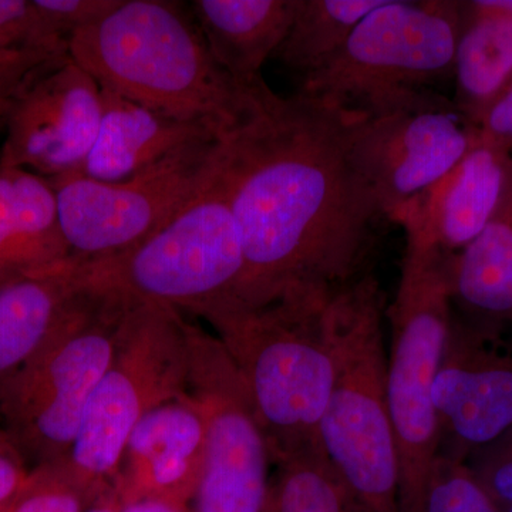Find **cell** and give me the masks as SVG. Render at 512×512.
Listing matches in <instances>:
<instances>
[{"label":"cell","instance_id":"6da1fadb","mask_svg":"<svg viewBox=\"0 0 512 512\" xmlns=\"http://www.w3.org/2000/svg\"><path fill=\"white\" fill-rule=\"evenodd\" d=\"M220 173L245 255L234 306L333 296L370 274L387 218L350 160L342 111L262 80L220 141Z\"/></svg>","mask_w":512,"mask_h":512},{"label":"cell","instance_id":"7a4b0ae2","mask_svg":"<svg viewBox=\"0 0 512 512\" xmlns=\"http://www.w3.org/2000/svg\"><path fill=\"white\" fill-rule=\"evenodd\" d=\"M69 55L103 89L173 119L210 128L220 141L251 113L258 80L239 86L212 57L190 6L121 0L79 30Z\"/></svg>","mask_w":512,"mask_h":512},{"label":"cell","instance_id":"3957f363","mask_svg":"<svg viewBox=\"0 0 512 512\" xmlns=\"http://www.w3.org/2000/svg\"><path fill=\"white\" fill-rule=\"evenodd\" d=\"M332 296H293L204 316L247 384L272 463L320 451L333 383Z\"/></svg>","mask_w":512,"mask_h":512},{"label":"cell","instance_id":"277c9868","mask_svg":"<svg viewBox=\"0 0 512 512\" xmlns=\"http://www.w3.org/2000/svg\"><path fill=\"white\" fill-rule=\"evenodd\" d=\"M384 295L372 274L328 305L335 383L319 443L356 512H400V464L386 399Z\"/></svg>","mask_w":512,"mask_h":512},{"label":"cell","instance_id":"5b68a950","mask_svg":"<svg viewBox=\"0 0 512 512\" xmlns=\"http://www.w3.org/2000/svg\"><path fill=\"white\" fill-rule=\"evenodd\" d=\"M76 264L86 288L133 302L200 318L234 306L245 255L220 157L210 181L156 234L121 254Z\"/></svg>","mask_w":512,"mask_h":512},{"label":"cell","instance_id":"8992f818","mask_svg":"<svg viewBox=\"0 0 512 512\" xmlns=\"http://www.w3.org/2000/svg\"><path fill=\"white\" fill-rule=\"evenodd\" d=\"M447 258L437 247L407 239L399 286L386 311V399L399 454L400 512L424 511L431 468L439 456L433 386L453 320Z\"/></svg>","mask_w":512,"mask_h":512},{"label":"cell","instance_id":"52a82bcc","mask_svg":"<svg viewBox=\"0 0 512 512\" xmlns=\"http://www.w3.org/2000/svg\"><path fill=\"white\" fill-rule=\"evenodd\" d=\"M130 299L86 288L43 348L0 387L3 429L35 466L66 460Z\"/></svg>","mask_w":512,"mask_h":512},{"label":"cell","instance_id":"ba28073f","mask_svg":"<svg viewBox=\"0 0 512 512\" xmlns=\"http://www.w3.org/2000/svg\"><path fill=\"white\" fill-rule=\"evenodd\" d=\"M183 313L131 302L116 352L92 399L64 466L90 497L113 487L128 437L158 404L188 390Z\"/></svg>","mask_w":512,"mask_h":512},{"label":"cell","instance_id":"9c48e42d","mask_svg":"<svg viewBox=\"0 0 512 512\" xmlns=\"http://www.w3.org/2000/svg\"><path fill=\"white\" fill-rule=\"evenodd\" d=\"M464 3L384 0L342 49L302 77L299 94L345 113L403 90L431 89L453 76Z\"/></svg>","mask_w":512,"mask_h":512},{"label":"cell","instance_id":"30bf717a","mask_svg":"<svg viewBox=\"0 0 512 512\" xmlns=\"http://www.w3.org/2000/svg\"><path fill=\"white\" fill-rule=\"evenodd\" d=\"M353 167L396 222L477 143V127L433 89L403 90L345 113Z\"/></svg>","mask_w":512,"mask_h":512},{"label":"cell","instance_id":"8fae6325","mask_svg":"<svg viewBox=\"0 0 512 512\" xmlns=\"http://www.w3.org/2000/svg\"><path fill=\"white\" fill-rule=\"evenodd\" d=\"M218 157L220 141L200 140L117 183L82 173L49 178L70 258L99 261L146 241L210 181Z\"/></svg>","mask_w":512,"mask_h":512},{"label":"cell","instance_id":"7c38bea8","mask_svg":"<svg viewBox=\"0 0 512 512\" xmlns=\"http://www.w3.org/2000/svg\"><path fill=\"white\" fill-rule=\"evenodd\" d=\"M188 392L205 417L204 468L194 512H264L272 463L254 403L217 336L184 320Z\"/></svg>","mask_w":512,"mask_h":512},{"label":"cell","instance_id":"4fadbf2b","mask_svg":"<svg viewBox=\"0 0 512 512\" xmlns=\"http://www.w3.org/2000/svg\"><path fill=\"white\" fill-rule=\"evenodd\" d=\"M433 403L440 456L466 463L512 429V330L476 328L453 311Z\"/></svg>","mask_w":512,"mask_h":512},{"label":"cell","instance_id":"5bb4252c","mask_svg":"<svg viewBox=\"0 0 512 512\" xmlns=\"http://www.w3.org/2000/svg\"><path fill=\"white\" fill-rule=\"evenodd\" d=\"M101 120V87L69 53L19 94L5 117L0 167L45 178L80 173Z\"/></svg>","mask_w":512,"mask_h":512},{"label":"cell","instance_id":"9a60e30c","mask_svg":"<svg viewBox=\"0 0 512 512\" xmlns=\"http://www.w3.org/2000/svg\"><path fill=\"white\" fill-rule=\"evenodd\" d=\"M205 417L190 392L150 410L128 437L113 488L121 504L161 498L191 504L205 457Z\"/></svg>","mask_w":512,"mask_h":512},{"label":"cell","instance_id":"2e32d148","mask_svg":"<svg viewBox=\"0 0 512 512\" xmlns=\"http://www.w3.org/2000/svg\"><path fill=\"white\" fill-rule=\"evenodd\" d=\"M512 174V156L478 137L443 178L402 212L406 239L457 254L493 220Z\"/></svg>","mask_w":512,"mask_h":512},{"label":"cell","instance_id":"e0dca14e","mask_svg":"<svg viewBox=\"0 0 512 512\" xmlns=\"http://www.w3.org/2000/svg\"><path fill=\"white\" fill-rule=\"evenodd\" d=\"M200 140L220 138L201 124L173 119L101 87L99 133L80 173L117 183Z\"/></svg>","mask_w":512,"mask_h":512},{"label":"cell","instance_id":"ac0fdd59","mask_svg":"<svg viewBox=\"0 0 512 512\" xmlns=\"http://www.w3.org/2000/svg\"><path fill=\"white\" fill-rule=\"evenodd\" d=\"M82 291L72 258L0 282V387L43 348Z\"/></svg>","mask_w":512,"mask_h":512},{"label":"cell","instance_id":"d6986e66","mask_svg":"<svg viewBox=\"0 0 512 512\" xmlns=\"http://www.w3.org/2000/svg\"><path fill=\"white\" fill-rule=\"evenodd\" d=\"M451 305L468 325L512 330V174L500 207L474 241L448 254Z\"/></svg>","mask_w":512,"mask_h":512},{"label":"cell","instance_id":"ffe728a7","mask_svg":"<svg viewBox=\"0 0 512 512\" xmlns=\"http://www.w3.org/2000/svg\"><path fill=\"white\" fill-rule=\"evenodd\" d=\"M299 0H195L192 16L212 57L242 87L262 79L261 70L284 42Z\"/></svg>","mask_w":512,"mask_h":512},{"label":"cell","instance_id":"44dd1931","mask_svg":"<svg viewBox=\"0 0 512 512\" xmlns=\"http://www.w3.org/2000/svg\"><path fill=\"white\" fill-rule=\"evenodd\" d=\"M69 258L49 178L0 167V282Z\"/></svg>","mask_w":512,"mask_h":512},{"label":"cell","instance_id":"7402d4cb","mask_svg":"<svg viewBox=\"0 0 512 512\" xmlns=\"http://www.w3.org/2000/svg\"><path fill=\"white\" fill-rule=\"evenodd\" d=\"M464 3L463 26L454 57L456 106L474 126L512 80V18Z\"/></svg>","mask_w":512,"mask_h":512},{"label":"cell","instance_id":"603a6c76","mask_svg":"<svg viewBox=\"0 0 512 512\" xmlns=\"http://www.w3.org/2000/svg\"><path fill=\"white\" fill-rule=\"evenodd\" d=\"M384 0H299L288 35L275 53L289 69L306 76L342 49L360 20Z\"/></svg>","mask_w":512,"mask_h":512},{"label":"cell","instance_id":"cb8c5ba5","mask_svg":"<svg viewBox=\"0 0 512 512\" xmlns=\"http://www.w3.org/2000/svg\"><path fill=\"white\" fill-rule=\"evenodd\" d=\"M264 512H356L322 450L275 463Z\"/></svg>","mask_w":512,"mask_h":512},{"label":"cell","instance_id":"d4e9b609","mask_svg":"<svg viewBox=\"0 0 512 512\" xmlns=\"http://www.w3.org/2000/svg\"><path fill=\"white\" fill-rule=\"evenodd\" d=\"M423 512H503L464 461L437 456Z\"/></svg>","mask_w":512,"mask_h":512},{"label":"cell","instance_id":"484cf974","mask_svg":"<svg viewBox=\"0 0 512 512\" xmlns=\"http://www.w3.org/2000/svg\"><path fill=\"white\" fill-rule=\"evenodd\" d=\"M92 501L63 461H55L32 467L9 512H86Z\"/></svg>","mask_w":512,"mask_h":512},{"label":"cell","instance_id":"4316f807","mask_svg":"<svg viewBox=\"0 0 512 512\" xmlns=\"http://www.w3.org/2000/svg\"><path fill=\"white\" fill-rule=\"evenodd\" d=\"M25 50L69 52V47L47 23L35 0H0V52Z\"/></svg>","mask_w":512,"mask_h":512},{"label":"cell","instance_id":"83f0119b","mask_svg":"<svg viewBox=\"0 0 512 512\" xmlns=\"http://www.w3.org/2000/svg\"><path fill=\"white\" fill-rule=\"evenodd\" d=\"M498 507L512 505V429L466 461Z\"/></svg>","mask_w":512,"mask_h":512},{"label":"cell","instance_id":"f1b7e54d","mask_svg":"<svg viewBox=\"0 0 512 512\" xmlns=\"http://www.w3.org/2000/svg\"><path fill=\"white\" fill-rule=\"evenodd\" d=\"M120 3L121 0H35L56 35L67 42L73 33L107 18Z\"/></svg>","mask_w":512,"mask_h":512},{"label":"cell","instance_id":"f546056e","mask_svg":"<svg viewBox=\"0 0 512 512\" xmlns=\"http://www.w3.org/2000/svg\"><path fill=\"white\" fill-rule=\"evenodd\" d=\"M56 50H26L15 59L0 63V120H5L20 93L46 67L67 55Z\"/></svg>","mask_w":512,"mask_h":512},{"label":"cell","instance_id":"4dcf8cb0","mask_svg":"<svg viewBox=\"0 0 512 512\" xmlns=\"http://www.w3.org/2000/svg\"><path fill=\"white\" fill-rule=\"evenodd\" d=\"M32 468L22 451L10 439L5 429H0V512H9Z\"/></svg>","mask_w":512,"mask_h":512},{"label":"cell","instance_id":"1f68e13d","mask_svg":"<svg viewBox=\"0 0 512 512\" xmlns=\"http://www.w3.org/2000/svg\"><path fill=\"white\" fill-rule=\"evenodd\" d=\"M477 130L483 140L512 156V80L485 111Z\"/></svg>","mask_w":512,"mask_h":512},{"label":"cell","instance_id":"d6a6232c","mask_svg":"<svg viewBox=\"0 0 512 512\" xmlns=\"http://www.w3.org/2000/svg\"><path fill=\"white\" fill-rule=\"evenodd\" d=\"M119 512H194L191 504L161 498H141L121 504Z\"/></svg>","mask_w":512,"mask_h":512},{"label":"cell","instance_id":"836d02e7","mask_svg":"<svg viewBox=\"0 0 512 512\" xmlns=\"http://www.w3.org/2000/svg\"><path fill=\"white\" fill-rule=\"evenodd\" d=\"M121 501L113 487L107 488L90 503L86 512H119Z\"/></svg>","mask_w":512,"mask_h":512},{"label":"cell","instance_id":"e575fe53","mask_svg":"<svg viewBox=\"0 0 512 512\" xmlns=\"http://www.w3.org/2000/svg\"><path fill=\"white\" fill-rule=\"evenodd\" d=\"M484 8L497 10L512 18V0H477Z\"/></svg>","mask_w":512,"mask_h":512},{"label":"cell","instance_id":"d590c367","mask_svg":"<svg viewBox=\"0 0 512 512\" xmlns=\"http://www.w3.org/2000/svg\"><path fill=\"white\" fill-rule=\"evenodd\" d=\"M20 53L23 52H0V63L8 62V60L15 59V57H18L20 55Z\"/></svg>","mask_w":512,"mask_h":512},{"label":"cell","instance_id":"8d00e7d4","mask_svg":"<svg viewBox=\"0 0 512 512\" xmlns=\"http://www.w3.org/2000/svg\"><path fill=\"white\" fill-rule=\"evenodd\" d=\"M503 512H512V505H508V507L501 508Z\"/></svg>","mask_w":512,"mask_h":512}]
</instances>
